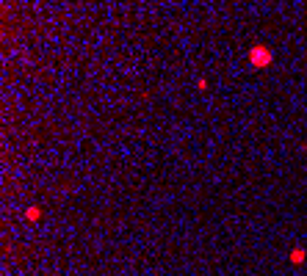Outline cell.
Wrapping results in <instances>:
<instances>
[{
    "mask_svg": "<svg viewBox=\"0 0 307 276\" xmlns=\"http://www.w3.org/2000/svg\"><path fill=\"white\" fill-rule=\"evenodd\" d=\"M249 64L255 69H269L274 64V52L266 44H255V47H249Z\"/></svg>",
    "mask_w": 307,
    "mask_h": 276,
    "instance_id": "6da1fadb",
    "label": "cell"
},
{
    "mask_svg": "<svg viewBox=\"0 0 307 276\" xmlns=\"http://www.w3.org/2000/svg\"><path fill=\"white\" fill-rule=\"evenodd\" d=\"M305 249H293L290 251V262H293V265H302V262H305Z\"/></svg>",
    "mask_w": 307,
    "mask_h": 276,
    "instance_id": "7a4b0ae2",
    "label": "cell"
},
{
    "mask_svg": "<svg viewBox=\"0 0 307 276\" xmlns=\"http://www.w3.org/2000/svg\"><path fill=\"white\" fill-rule=\"evenodd\" d=\"M25 218H28V221H39V218H42V210H39V207H28Z\"/></svg>",
    "mask_w": 307,
    "mask_h": 276,
    "instance_id": "3957f363",
    "label": "cell"
}]
</instances>
